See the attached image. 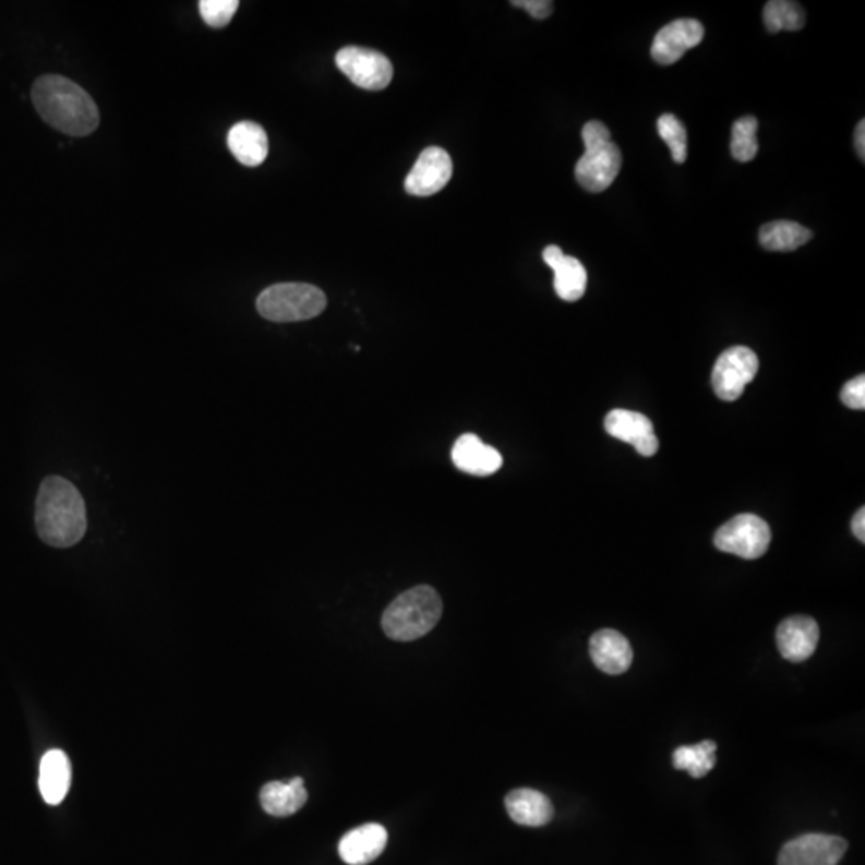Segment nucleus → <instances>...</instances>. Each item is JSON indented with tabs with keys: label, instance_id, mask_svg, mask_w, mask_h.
<instances>
[{
	"label": "nucleus",
	"instance_id": "obj_25",
	"mask_svg": "<svg viewBox=\"0 0 865 865\" xmlns=\"http://www.w3.org/2000/svg\"><path fill=\"white\" fill-rule=\"evenodd\" d=\"M758 121L754 116H745L733 125L731 154L738 163H750L758 154Z\"/></svg>",
	"mask_w": 865,
	"mask_h": 865
},
{
	"label": "nucleus",
	"instance_id": "obj_21",
	"mask_svg": "<svg viewBox=\"0 0 865 865\" xmlns=\"http://www.w3.org/2000/svg\"><path fill=\"white\" fill-rule=\"evenodd\" d=\"M307 800L308 793L302 778L289 782H268L260 792L262 808L275 817L296 815L305 806Z\"/></svg>",
	"mask_w": 865,
	"mask_h": 865
},
{
	"label": "nucleus",
	"instance_id": "obj_18",
	"mask_svg": "<svg viewBox=\"0 0 865 865\" xmlns=\"http://www.w3.org/2000/svg\"><path fill=\"white\" fill-rule=\"evenodd\" d=\"M71 761L63 750L47 752L40 760L39 790L43 798L51 806L60 805L71 788Z\"/></svg>",
	"mask_w": 865,
	"mask_h": 865
},
{
	"label": "nucleus",
	"instance_id": "obj_19",
	"mask_svg": "<svg viewBox=\"0 0 865 865\" xmlns=\"http://www.w3.org/2000/svg\"><path fill=\"white\" fill-rule=\"evenodd\" d=\"M228 148L239 163L256 167L268 156V135L256 122H238L229 130Z\"/></svg>",
	"mask_w": 865,
	"mask_h": 865
},
{
	"label": "nucleus",
	"instance_id": "obj_10",
	"mask_svg": "<svg viewBox=\"0 0 865 865\" xmlns=\"http://www.w3.org/2000/svg\"><path fill=\"white\" fill-rule=\"evenodd\" d=\"M453 177V159L449 153L437 146H430L420 154L416 166L405 181L410 196L429 197L440 193Z\"/></svg>",
	"mask_w": 865,
	"mask_h": 865
},
{
	"label": "nucleus",
	"instance_id": "obj_29",
	"mask_svg": "<svg viewBox=\"0 0 865 865\" xmlns=\"http://www.w3.org/2000/svg\"><path fill=\"white\" fill-rule=\"evenodd\" d=\"M512 5L525 9L536 20L549 19L553 13V2L549 0H515Z\"/></svg>",
	"mask_w": 865,
	"mask_h": 865
},
{
	"label": "nucleus",
	"instance_id": "obj_16",
	"mask_svg": "<svg viewBox=\"0 0 865 865\" xmlns=\"http://www.w3.org/2000/svg\"><path fill=\"white\" fill-rule=\"evenodd\" d=\"M388 843V833L381 824H365L350 830L338 844L341 861L348 865H368L377 860Z\"/></svg>",
	"mask_w": 865,
	"mask_h": 865
},
{
	"label": "nucleus",
	"instance_id": "obj_27",
	"mask_svg": "<svg viewBox=\"0 0 865 865\" xmlns=\"http://www.w3.org/2000/svg\"><path fill=\"white\" fill-rule=\"evenodd\" d=\"M238 9V0H201L200 2V12L204 22L217 29L228 26Z\"/></svg>",
	"mask_w": 865,
	"mask_h": 865
},
{
	"label": "nucleus",
	"instance_id": "obj_13",
	"mask_svg": "<svg viewBox=\"0 0 865 865\" xmlns=\"http://www.w3.org/2000/svg\"><path fill=\"white\" fill-rule=\"evenodd\" d=\"M779 652L789 662H805L815 654L819 642V625L808 615H793L778 627Z\"/></svg>",
	"mask_w": 865,
	"mask_h": 865
},
{
	"label": "nucleus",
	"instance_id": "obj_8",
	"mask_svg": "<svg viewBox=\"0 0 865 865\" xmlns=\"http://www.w3.org/2000/svg\"><path fill=\"white\" fill-rule=\"evenodd\" d=\"M338 70L365 91H383L393 79V64L381 51L345 47L335 57Z\"/></svg>",
	"mask_w": 865,
	"mask_h": 865
},
{
	"label": "nucleus",
	"instance_id": "obj_6",
	"mask_svg": "<svg viewBox=\"0 0 865 865\" xmlns=\"http://www.w3.org/2000/svg\"><path fill=\"white\" fill-rule=\"evenodd\" d=\"M771 529L760 516L738 515L721 526L714 534V546L744 560H758L768 552Z\"/></svg>",
	"mask_w": 865,
	"mask_h": 865
},
{
	"label": "nucleus",
	"instance_id": "obj_15",
	"mask_svg": "<svg viewBox=\"0 0 865 865\" xmlns=\"http://www.w3.org/2000/svg\"><path fill=\"white\" fill-rule=\"evenodd\" d=\"M590 658L601 672L622 675L630 669L634 651L624 635L604 628L590 639Z\"/></svg>",
	"mask_w": 865,
	"mask_h": 865
},
{
	"label": "nucleus",
	"instance_id": "obj_12",
	"mask_svg": "<svg viewBox=\"0 0 865 865\" xmlns=\"http://www.w3.org/2000/svg\"><path fill=\"white\" fill-rule=\"evenodd\" d=\"M702 23L693 19L675 20L659 31L652 43L651 55L658 63L673 64L682 60L687 50L702 43Z\"/></svg>",
	"mask_w": 865,
	"mask_h": 865
},
{
	"label": "nucleus",
	"instance_id": "obj_28",
	"mask_svg": "<svg viewBox=\"0 0 865 865\" xmlns=\"http://www.w3.org/2000/svg\"><path fill=\"white\" fill-rule=\"evenodd\" d=\"M841 401L850 409L864 410L865 409V377L853 379L848 382L841 389Z\"/></svg>",
	"mask_w": 865,
	"mask_h": 865
},
{
	"label": "nucleus",
	"instance_id": "obj_1",
	"mask_svg": "<svg viewBox=\"0 0 865 865\" xmlns=\"http://www.w3.org/2000/svg\"><path fill=\"white\" fill-rule=\"evenodd\" d=\"M36 529L40 540L55 549H70L84 539L87 509L76 485L61 477H49L40 483Z\"/></svg>",
	"mask_w": 865,
	"mask_h": 865
},
{
	"label": "nucleus",
	"instance_id": "obj_20",
	"mask_svg": "<svg viewBox=\"0 0 865 865\" xmlns=\"http://www.w3.org/2000/svg\"><path fill=\"white\" fill-rule=\"evenodd\" d=\"M508 816L519 826L542 827L553 819L549 796L532 789H516L505 798Z\"/></svg>",
	"mask_w": 865,
	"mask_h": 865
},
{
	"label": "nucleus",
	"instance_id": "obj_26",
	"mask_svg": "<svg viewBox=\"0 0 865 865\" xmlns=\"http://www.w3.org/2000/svg\"><path fill=\"white\" fill-rule=\"evenodd\" d=\"M658 132L663 142L669 145L673 160L683 164L687 157V133L685 125L676 116L662 115L658 121Z\"/></svg>",
	"mask_w": 865,
	"mask_h": 865
},
{
	"label": "nucleus",
	"instance_id": "obj_23",
	"mask_svg": "<svg viewBox=\"0 0 865 865\" xmlns=\"http://www.w3.org/2000/svg\"><path fill=\"white\" fill-rule=\"evenodd\" d=\"M673 768L689 772L690 778H706L717 764V744L702 741L696 745H682L673 752Z\"/></svg>",
	"mask_w": 865,
	"mask_h": 865
},
{
	"label": "nucleus",
	"instance_id": "obj_11",
	"mask_svg": "<svg viewBox=\"0 0 865 865\" xmlns=\"http://www.w3.org/2000/svg\"><path fill=\"white\" fill-rule=\"evenodd\" d=\"M604 429L615 440L632 444L639 456L652 457L659 450L654 425L648 417L634 410H611L604 420Z\"/></svg>",
	"mask_w": 865,
	"mask_h": 865
},
{
	"label": "nucleus",
	"instance_id": "obj_22",
	"mask_svg": "<svg viewBox=\"0 0 865 865\" xmlns=\"http://www.w3.org/2000/svg\"><path fill=\"white\" fill-rule=\"evenodd\" d=\"M812 229L795 224V221H771L760 229V244L766 251L792 252L812 241Z\"/></svg>",
	"mask_w": 865,
	"mask_h": 865
},
{
	"label": "nucleus",
	"instance_id": "obj_30",
	"mask_svg": "<svg viewBox=\"0 0 865 865\" xmlns=\"http://www.w3.org/2000/svg\"><path fill=\"white\" fill-rule=\"evenodd\" d=\"M851 529H853V534L856 536L857 540L861 542H865V509L860 508V512L854 515L853 521H851Z\"/></svg>",
	"mask_w": 865,
	"mask_h": 865
},
{
	"label": "nucleus",
	"instance_id": "obj_14",
	"mask_svg": "<svg viewBox=\"0 0 865 865\" xmlns=\"http://www.w3.org/2000/svg\"><path fill=\"white\" fill-rule=\"evenodd\" d=\"M543 260L555 273L556 296L564 302H577L587 290V269L579 260L564 254L558 245H549L543 251Z\"/></svg>",
	"mask_w": 865,
	"mask_h": 865
},
{
	"label": "nucleus",
	"instance_id": "obj_2",
	"mask_svg": "<svg viewBox=\"0 0 865 865\" xmlns=\"http://www.w3.org/2000/svg\"><path fill=\"white\" fill-rule=\"evenodd\" d=\"M40 118L71 136H87L100 125V112L94 98L70 79L49 74L34 82L31 91Z\"/></svg>",
	"mask_w": 865,
	"mask_h": 865
},
{
	"label": "nucleus",
	"instance_id": "obj_3",
	"mask_svg": "<svg viewBox=\"0 0 865 865\" xmlns=\"http://www.w3.org/2000/svg\"><path fill=\"white\" fill-rule=\"evenodd\" d=\"M443 615V601L434 588L417 586L399 594L383 612L382 627L395 641L425 637Z\"/></svg>",
	"mask_w": 865,
	"mask_h": 865
},
{
	"label": "nucleus",
	"instance_id": "obj_9",
	"mask_svg": "<svg viewBox=\"0 0 865 865\" xmlns=\"http://www.w3.org/2000/svg\"><path fill=\"white\" fill-rule=\"evenodd\" d=\"M846 851L848 841L841 837L808 833L784 844L779 865H837Z\"/></svg>",
	"mask_w": 865,
	"mask_h": 865
},
{
	"label": "nucleus",
	"instance_id": "obj_17",
	"mask_svg": "<svg viewBox=\"0 0 865 865\" xmlns=\"http://www.w3.org/2000/svg\"><path fill=\"white\" fill-rule=\"evenodd\" d=\"M453 461L465 473L489 477L501 470L504 458L497 449L484 444L477 434L467 433L454 444Z\"/></svg>",
	"mask_w": 865,
	"mask_h": 865
},
{
	"label": "nucleus",
	"instance_id": "obj_31",
	"mask_svg": "<svg viewBox=\"0 0 865 865\" xmlns=\"http://www.w3.org/2000/svg\"><path fill=\"white\" fill-rule=\"evenodd\" d=\"M854 143H856V152L860 154L861 159L865 157V122L861 121L856 128V135H854Z\"/></svg>",
	"mask_w": 865,
	"mask_h": 865
},
{
	"label": "nucleus",
	"instance_id": "obj_7",
	"mask_svg": "<svg viewBox=\"0 0 865 865\" xmlns=\"http://www.w3.org/2000/svg\"><path fill=\"white\" fill-rule=\"evenodd\" d=\"M760 361L747 347H733L714 362L712 385L714 395L723 401H736L745 386L757 377Z\"/></svg>",
	"mask_w": 865,
	"mask_h": 865
},
{
	"label": "nucleus",
	"instance_id": "obj_5",
	"mask_svg": "<svg viewBox=\"0 0 865 865\" xmlns=\"http://www.w3.org/2000/svg\"><path fill=\"white\" fill-rule=\"evenodd\" d=\"M327 307L323 290L311 284L284 283L268 287L256 299L260 316L273 323H299L320 316Z\"/></svg>",
	"mask_w": 865,
	"mask_h": 865
},
{
	"label": "nucleus",
	"instance_id": "obj_4",
	"mask_svg": "<svg viewBox=\"0 0 865 865\" xmlns=\"http://www.w3.org/2000/svg\"><path fill=\"white\" fill-rule=\"evenodd\" d=\"M582 140L586 153L577 160L576 179L590 193L606 191L621 172V149L611 142L610 129L600 121L584 125Z\"/></svg>",
	"mask_w": 865,
	"mask_h": 865
},
{
	"label": "nucleus",
	"instance_id": "obj_24",
	"mask_svg": "<svg viewBox=\"0 0 865 865\" xmlns=\"http://www.w3.org/2000/svg\"><path fill=\"white\" fill-rule=\"evenodd\" d=\"M765 25L769 33L781 31H798L805 26L806 16L802 5L789 0H771L766 3L764 12Z\"/></svg>",
	"mask_w": 865,
	"mask_h": 865
}]
</instances>
